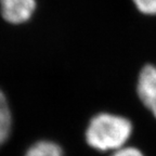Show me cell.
Listing matches in <instances>:
<instances>
[{"instance_id": "obj_1", "label": "cell", "mask_w": 156, "mask_h": 156, "mask_svg": "<svg viewBox=\"0 0 156 156\" xmlns=\"http://www.w3.org/2000/svg\"><path fill=\"white\" fill-rule=\"evenodd\" d=\"M132 133V124L120 115L100 113L88 125L87 143L101 152L117 151L124 147Z\"/></svg>"}, {"instance_id": "obj_2", "label": "cell", "mask_w": 156, "mask_h": 156, "mask_svg": "<svg viewBox=\"0 0 156 156\" xmlns=\"http://www.w3.org/2000/svg\"><path fill=\"white\" fill-rule=\"evenodd\" d=\"M136 91L144 106L156 118V66L145 65L138 78Z\"/></svg>"}, {"instance_id": "obj_3", "label": "cell", "mask_w": 156, "mask_h": 156, "mask_svg": "<svg viewBox=\"0 0 156 156\" xmlns=\"http://www.w3.org/2000/svg\"><path fill=\"white\" fill-rule=\"evenodd\" d=\"M3 19L12 24H21L32 17L36 0H0Z\"/></svg>"}, {"instance_id": "obj_4", "label": "cell", "mask_w": 156, "mask_h": 156, "mask_svg": "<svg viewBox=\"0 0 156 156\" xmlns=\"http://www.w3.org/2000/svg\"><path fill=\"white\" fill-rule=\"evenodd\" d=\"M11 113L7 99L0 90V145L8 139L11 131Z\"/></svg>"}, {"instance_id": "obj_5", "label": "cell", "mask_w": 156, "mask_h": 156, "mask_svg": "<svg viewBox=\"0 0 156 156\" xmlns=\"http://www.w3.org/2000/svg\"><path fill=\"white\" fill-rule=\"evenodd\" d=\"M25 156H64L58 144L50 141H40L30 147Z\"/></svg>"}, {"instance_id": "obj_6", "label": "cell", "mask_w": 156, "mask_h": 156, "mask_svg": "<svg viewBox=\"0 0 156 156\" xmlns=\"http://www.w3.org/2000/svg\"><path fill=\"white\" fill-rule=\"evenodd\" d=\"M133 2L144 14H156V0H133Z\"/></svg>"}, {"instance_id": "obj_7", "label": "cell", "mask_w": 156, "mask_h": 156, "mask_svg": "<svg viewBox=\"0 0 156 156\" xmlns=\"http://www.w3.org/2000/svg\"><path fill=\"white\" fill-rule=\"evenodd\" d=\"M111 156H144V154L139 149L133 146H124L122 149L115 151Z\"/></svg>"}]
</instances>
